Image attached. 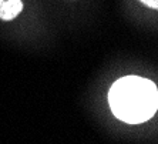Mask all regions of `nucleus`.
Instances as JSON below:
<instances>
[{"mask_svg": "<svg viewBox=\"0 0 158 144\" xmlns=\"http://www.w3.org/2000/svg\"><path fill=\"white\" fill-rule=\"evenodd\" d=\"M108 104L118 120L128 124L144 123L157 111V86L140 76H125L110 87Z\"/></svg>", "mask_w": 158, "mask_h": 144, "instance_id": "obj_1", "label": "nucleus"}, {"mask_svg": "<svg viewBox=\"0 0 158 144\" xmlns=\"http://www.w3.org/2000/svg\"><path fill=\"white\" fill-rule=\"evenodd\" d=\"M23 10L22 0H0V19L2 20H13Z\"/></svg>", "mask_w": 158, "mask_h": 144, "instance_id": "obj_2", "label": "nucleus"}, {"mask_svg": "<svg viewBox=\"0 0 158 144\" xmlns=\"http://www.w3.org/2000/svg\"><path fill=\"white\" fill-rule=\"evenodd\" d=\"M140 2L151 9H158V0H140Z\"/></svg>", "mask_w": 158, "mask_h": 144, "instance_id": "obj_3", "label": "nucleus"}]
</instances>
